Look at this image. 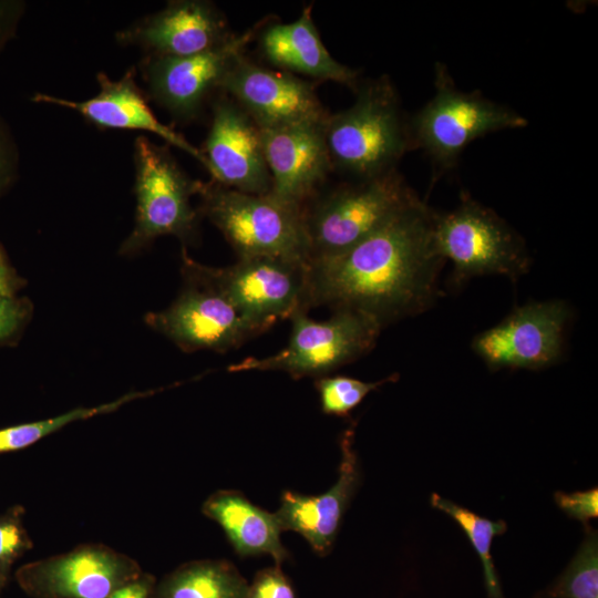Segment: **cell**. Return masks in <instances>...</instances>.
<instances>
[{
  "mask_svg": "<svg viewBox=\"0 0 598 598\" xmlns=\"http://www.w3.org/2000/svg\"><path fill=\"white\" fill-rule=\"evenodd\" d=\"M436 212L420 199L351 248L307 264L303 309L349 310L382 329L431 307L445 264Z\"/></svg>",
  "mask_w": 598,
  "mask_h": 598,
  "instance_id": "obj_1",
  "label": "cell"
},
{
  "mask_svg": "<svg viewBox=\"0 0 598 598\" xmlns=\"http://www.w3.org/2000/svg\"><path fill=\"white\" fill-rule=\"evenodd\" d=\"M354 93V103L330 113L323 130L332 173L363 179L398 168L413 145L409 116L388 76L360 82Z\"/></svg>",
  "mask_w": 598,
  "mask_h": 598,
  "instance_id": "obj_2",
  "label": "cell"
},
{
  "mask_svg": "<svg viewBox=\"0 0 598 598\" xmlns=\"http://www.w3.org/2000/svg\"><path fill=\"white\" fill-rule=\"evenodd\" d=\"M420 199L398 168L324 186L302 208L309 261L351 248Z\"/></svg>",
  "mask_w": 598,
  "mask_h": 598,
  "instance_id": "obj_3",
  "label": "cell"
},
{
  "mask_svg": "<svg viewBox=\"0 0 598 598\" xmlns=\"http://www.w3.org/2000/svg\"><path fill=\"white\" fill-rule=\"evenodd\" d=\"M435 92L412 116L409 128L413 150H422L436 181L453 169L463 151L475 140L504 130L524 128L525 116L485 97L456 87L446 66L435 65Z\"/></svg>",
  "mask_w": 598,
  "mask_h": 598,
  "instance_id": "obj_4",
  "label": "cell"
},
{
  "mask_svg": "<svg viewBox=\"0 0 598 598\" xmlns=\"http://www.w3.org/2000/svg\"><path fill=\"white\" fill-rule=\"evenodd\" d=\"M200 216L208 218L238 258L272 257L308 264L302 212L270 194L255 195L199 181Z\"/></svg>",
  "mask_w": 598,
  "mask_h": 598,
  "instance_id": "obj_5",
  "label": "cell"
},
{
  "mask_svg": "<svg viewBox=\"0 0 598 598\" xmlns=\"http://www.w3.org/2000/svg\"><path fill=\"white\" fill-rule=\"evenodd\" d=\"M136 216L120 254L133 255L161 236H175L183 245L198 235L200 214L190 203L199 181L192 179L178 165L167 145L145 136L134 144Z\"/></svg>",
  "mask_w": 598,
  "mask_h": 598,
  "instance_id": "obj_6",
  "label": "cell"
},
{
  "mask_svg": "<svg viewBox=\"0 0 598 598\" xmlns=\"http://www.w3.org/2000/svg\"><path fill=\"white\" fill-rule=\"evenodd\" d=\"M434 238L441 256L453 262L451 283L501 275L517 280L530 266L524 239L493 209L463 193L451 212L436 213Z\"/></svg>",
  "mask_w": 598,
  "mask_h": 598,
  "instance_id": "obj_7",
  "label": "cell"
},
{
  "mask_svg": "<svg viewBox=\"0 0 598 598\" xmlns=\"http://www.w3.org/2000/svg\"><path fill=\"white\" fill-rule=\"evenodd\" d=\"M291 321L285 348L266 358H246L228 370L283 371L295 379L328 375L370 352L382 328L371 318L354 311H333L324 321H316L298 310Z\"/></svg>",
  "mask_w": 598,
  "mask_h": 598,
  "instance_id": "obj_8",
  "label": "cell"
},
{
  "mask_svg": "<svg viewBox=\"0 0 598 598\" xmlns=\"http://www.w3.org/2000/svg\"><path fill=\"white\" fill-rule=\"evenodd\" d=\"M182 271L188 272L219 291L262 333L278 320L289 319L303 309L307 264L272 257L238 258L228 267L198 264L183 247ZM307 312V311H306Z\"/></svg>",
  "mask_w": 598,
  "mask_h": 598,
  "instance_id": "obj_9",
  "label": "cell"
},
{
  "mask_svg": "<svg viewBox=\"0 0 598 598\" xmlns=\"http://www.w3.org/2000/svg\"><path fill=\"white\" fill-rule=\"evenodd\" d=\"M142 575L138 563L101 543L22 565L14 577L32 598H107Z\"/></svg>",
  "mask_w": 598,
  "mask_h": 598,
  "instance_id": "obj_10",
  "label": "cell"
},
{
  "mask_svg": "<svg viewBox=\"0 0 598 598\" xmlns=\"http://www.w3.org/2000/svg\"><path fill=\"white\" fill-rule=\"evenodd\" d=\"M264 21L235 33L225 44L203 53L145 56L141 71L151 96L181 121L197 117L210 95L220 92L227 72L246 53Z\"/></svg>",
  "mask_w": 598,
  "mask_h": 598,
  "instance_id": "obj_11",
  "label": "cell"
},
{
  "mask_svg": "<svg viewBox=\"0 0 598 598\" xmlns=\"http://www.w3.org/2000/svg\"><path fill=\"white\" fill-rule=\"evenodd\" d=\"M569 318L565 301L529 302L478 333L472 349L491 370L544 369L561 357Z\"/></svg>",
  "mask_w": 598,
  "mask_h": 598,
  "instance_id": "obj_12",
  "label": "cell"
},
{
  "mask_svg": "<svg viewBox=\"0 0 598 598\" xmlns=\"http://www.w3.org/2000/svg\"><path fill=\"white\" fill-rule=\"evenodd\" d=\"M185 286L166 309L146 315L145 321L185 352H226L257 331L215 288L183 271Z\"/></svg>",
  "mask_w": 598,
  "mask_h": 598,
  "instance_id": "obj_13",
  "label": "cell"
},
{
  "mask_svg": "<svg viewBox=\"0 0 598 598\" xmlns=\"http://www.w3.org/2000/svg\"><path fill=\"white\" fill-rule=\"evenodd\" d=\"M220 92L231 97L259 128L324 123L330 114L310 81L259 64L246 53L227 72Z\"/></svg>",
  "mask_w": 598,
  "mask_h": 598,
  "instance_id": "obj_14",
  "label": "cell"
},
{
  "mask_svg": "<svg viewBox=\"0 0 598 598\" xmlns=\"http://www.w3.org/2000/svg\"><path fill=\"white\" fill-rule=\"evenodd\" d=\"M200 152L212 181L247 194L270 192L261 130L223 92L212 103L209 131Z\"/></svg>",
  "mask_w": 598,
  "mask_h": 598,
  "instance_id": "obj_15",
  "label": "cell"
},
{
  "mask_svg": "<svg viewBox=\"0 0 598 598\" xmlns=\"http://www.w3.org/2000/svg\"><path fill=\"white\" fill-rule=\"evenodd\" d=\"M324 123L260 128L271 182L268 194L301 212L332 174Z\"/></svg>",
  "mask_w": 598,
  "mask_h": 598,
  "instance_id": "obj_16",
  "label": "cell"
},
{
  "mask_svg": "<svg viewBox=\"0 0 598 598\" xmlns=\"http://www.w3.org/2000/svg\"><path fill=\"white\" fill-rule=\"evenodd\" d=\"M234 35L213 2L177 0L121 30L116 40L138 47L146 56H188L218 48Z\"/></svg>",
  "mask_w": 598,
  "mask_h": 598,
  "instance_id": "obj_17",
  "label": "cell"
},
{
  "mask_svg": "<svg viewBox=\"0 0 598 598\" xmlns=\"http://www.w3.org/2000/svg\"><path fill=\"white\" fill-rule=\"evenodd\" d=\"M96 80L100 90L91 99L71 101L38 93L33 101L73 110L101 128L135 130L155 134L172 146L186 152L205 166V158L200 150L155 116L144 93L136 84L133 69L128 70L120 80H112L104 72L97 73Z\"/></svg>",
  "mask_w": 598,
  "mask_h": 598,
  "instance_id": "obj_18",
  "label": "cell"
},
{
  "mask_svg": "<svg viewBox=\"0 0 598 598\" xmlns=\"http://www.w3.org/2000/svg\"><path fill=\"white\" fill-rule=\"evenodd\" d=\"M353 439L354 429L351 426L344 431L340 441L338 480L326 493L312 496L283 492L280 506L275 513L282 530L300 534L319 555L331 549L342 516L361 482Z\"/></svg>",
  "mask_w": 598,
  "mask_h": 598,
  "instance_id": "obj_19",
  "label": "cell"
},
{
  "mask_svg": "<svg viewBox=\"0 0 598 598\" xmlns=\"http://www.w3.org/2000/svg\"><path fill=\"white\" fill-rule=\"evenodd\" d=\"M261 58L274 69L299 78L332 81L355 91L359 72L338 62L321 41L311 6L291 22L264 21L256 35Z\"/></svg>",
  "mask_w": 598,
  "mask_h": 598,
  "instance_id": "obj_20",
  "label": "cell"
},
{
  "mask_svg": "<svg viewBox=\"0 0 598 598\" xmlns=\"http://www.w3.org/2000/svg\"><path fill=\"white\" fill-rule=\"evenodd\" d=\"M202 513L223 528L239 556L268 554L277 565L288 558L276 514L256 506L241 493L218 491L206 498Z\"/></svg>",
  "mask_w": 598,
  "mask_h": 598,
  "instance_id": "obj_21",
  "label": "cell"
},
{
  "mask_svg": "<svg viewBox=\"0 0 598 598\" xmlns=\"http://www.w3.org/2000/svg\"><path fill=\"white\" fill-rule=\"evenodd\" d=\"M248 591L247 582L233 565L197 560L165 577L152 598H247Z\"/></svg>",
  "mask_w": 598,
  "mask_h": 598,
  "instance_id": "obj_22",
  "label": "cell"
},
{
  "mask_svg": "<svg viewBox=\"0 0 598 598\" xmlns=\"http://www.w3.org/2000/svg\"><path fill=\"white\" fill-rule=\"evenodd\" d=\"M154 393L156 390L134 391L100 405L80 406L53 417L0 429V454L23 450L73 422L111 413L124 404Z\"/></svg>",
  "mask_w": 598,
  "mask_h": 598,
  "instance_id": "obj_23",
  "label": "cell"
},
{
  "mask_svg": "<svg viewBox=\"0 0 598 598\" xmlns=\"http://www.w3.org/2000/svg\"><path fill=\"white\" fill-rule=\"evenodd\" d=\"M431 505L451 516L466 534L482 561L487 598H505L492 559L491 546L495 536L506 532V523L482 517L435 493L431 496Z\"/></svg>",
  "mask_w": 598,
  "mask_h": 598,
  "instance_id": "obj_24",
  "label": "cell"
},
{
  "mask_svg": "<svg viewBox=\"0 0 598 598\" xmlns=\"http://www.w3.org/2000/svg\"><path fill=\"white\" fill-rule=\"evenodd\" d=\"M543 598H598V536L589 525L575 557Z\"/></svg>",
  "mask_w": 598,
  "mask_h": 598,
  "instance_id": "obj_25",
  "label": "cell"
},
{
  "mask_svg": "<svg viewBox=\"0 0 598 598\" xmlns=\"http://www.w3.org/2000/svg\"><path fill=\"white\" fill-rule=\"evenodd\" d=\"M398 379V373L375 382H364L346 375H324L316 379L315 386L319 392L322 412L329 415L344 416L357 408L370 392L386 383L395 382Z\"/></svg>",
  "mask_w": 598,
  "mask_h": 598,
  "instance_id": "obj_26",
  "label": "cell"
},
{
  "mask_svg": "<svg viewBox=\"0 0 598 598\" xmlns=\"http://www.w3.org/2000/svg\"><path fill=\"white\" fill-rule=\"evenodd\" d=\"M32 547L24 526V508L14 505L0 514V590L7 585L14 563Z\"/></svg>",
  "mask_w": 598,
  "mask_h": 598,
  "instance_id": "obj_27",
  "label": "cell"
},
{
  "mask_svg": "<svg viewBox=\"0 0 598 598\" xmlns=\"http://www.w3.org/2000/svg\"><path fill=\"white\" fill-rule=\"evenodd\" d=\"M557 506L570 518L584 523L598 516V489L597 487L574 493L556 492Z\"/></svg>",
  "mask_w": 598,
  "mask_h": 598,
  "instance_id": "obj_28",
  "label": "cell"
},
{
  "mask_svg": "<svg viewBox=\"0 0 598 598\" xmlns=\"http://www.w3.org/2000/svg\"><path fill=\"white\" fill-rule=\"evenodd\" d=\"M30 306L14 296H0V342L11 339L20 331L29 317Z\"/></svg>",
  "mask_w": 598,
  "mask_h": 598,
  "instance_id": "obj_29",
  "label": "cell"
},
{
  "mask_svg": "<svg viewBox=\"0 0 598 598\" xmlns=\"http://www.w3.org/2000/svg\"><path fill=\"white\" fill-rule=\"evenodd\" d=\"M17 173V148L10 133L0 120V197L12 185Z\"/></svg>",
  "mask_w": 598,
  "mask_h": 598,
  "instance_id": "obj_30",
  "label": "cell"
},
{
  "mask_svg": "<svg viewBox=\"0 0 598 598\" xmlns=\"http://www.w3.org/2000/svg\"><path fill=\"white\" fill-rule=\"evenodd\" d=\"M250 588L265 598H295L291 585L278 568L260 571Z\"/></svg>",
  "mask_w": 598,
  "mask_h": 598,
  "instance_id": "obj_31",
  "label": "cell"
},
{
  "mask_svg": "<svg viewBox=\"0 0 598 598\" xmlns=\"http://www.w3.org/2000/svg\"><path fill=\"white\" fill-rule=\"evenodd\" d=\"M23 3L20 1L0 0V50L12 37L22 14Z\"/></svg>",
  "mask_w": 598,
  "mask_h": 598,
  "instance_id": "obj_32",
  "label": "cell"
},
{
  "mask_svg": "<svg viewBox=\"0 0 598 598\" xmlns=\"http://www.w3.org/2000/svg\"><path fill=\"white\" fill-rule=\"evenodd\" d=\"M154 588V577L142 573L140 577L116 589L107 598H152Z\"/></svg>",
  "mask_w": 598,
  "mask_h": 598,
  "instance_id": "obj_33",
  "label": "cell"
},
{
  "mask_svg": "<svg viewBox=\"0 0 598 598\" xmlns=\"http://www.w3.org/2000/svg\"><path fill=\"white\" fill-rule=\"evenodd\" d=\"M20 286L21 279L9 266L0 268V296H14Z\"/></svg>",
  "mask_w": 598,
  "mask_h": 598,
  "instance_id": "obj_34",
  "label": "cell"
},
{
  "mask_svg": "<svg viewBox=\"0 0 598 598\" xmlns=\"http://www.w3.org/2000/svg\"><path fill=\"white\" fill-rule=\"evenodd\" d=\"M247 598H265V597L261 596L260 594L256 592L255 590H252V589L249 587V591H248Z\"/></svg>",
  "mask_w": 598,
  "mask_h": 598,
  "instance_id": "obj_35",
  "label": "cell"
},
{
  "mask_svg": "<svg viewBox=\"0 0 598 598\" xmlns=\"http://www.w3.org/2000/svg\"><path fill=\"white\" fill-rule=\"evenodd\" d=\"M8 267V264L6 262L4 256L2 251L0 250V268Z\"/></svg>",
  "mask_w": 598,
  "mask_h": 598,
  "instance_id": "obj_36",
  "label": "cell"
}]
</instances>
